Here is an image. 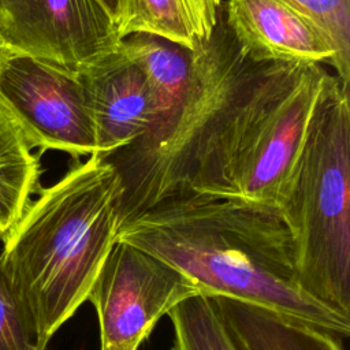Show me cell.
Segmentation results:
<instances>
[{
  "mask_svg": "<svg viewBox=\"0 0 350 350\" xmlns=\"http://www.w3.org/2000/svg\"><path fill=\"white\" fill-rule=\"evenodd\" d=\"M118 51L135 63L156 98L160 119L175 109L190 81L193 51L156 34L134 31L122 37Z\"/></svg>",
  "mask_w": 350,
  "mask_h": 350,
  "instance_id": "7c38bea8",
  "label": "cell"
},
{
  "mask_svg": "<svg viewBox=\"0 0 350 350\" xmlns=\"http://www.w3.org/2000/svg\"><path fill=\"white\" fill-rule=\"evenodd\" d=\"M280 216L301 288L350 316V104L338 78L310 122Z\"/></svg>",
  "mask_w": 350,
  "mask_h": 350,
  "instance_id": "277c9868",
  "label": "cell"
},
{
  "mask_svg": "<svg viewBox=\"0 0 350 350\" xmlns=\"http://www.w3.org/2000/svg\"><path fill=\"white\" fill-rule=\"evenodd\" d=\"M221 12L237 45L254 62L334 67L324 31L284 0H227Z\"/></svg>",
  "mask_w": 350,
  "mask_h": 350,
  "instance_id": "ba28073f",
  "label": "cell"
},
{
  "mask_svg": "<svg viewBox=\"0 0 350 350\" xmlns=\"http://www.w3.org/2000/svg\"><path fill=\"white\" fill-rule=\"evenodd\" d=\"M40 160L22 129L0 104V241L40 191Z\"/></svg>",
  "mask_w": 350,
  "mask_h": 350,
  "instance_id": "4fadbf2b",
  "label": "cell"
},
{
  "mask_svg": "<svg viewBox=\"0 0 350 350\" xmlns=\"http://www.w3.org/2000/svg\"><path fill=\"white\" fill-rule=\"evenodd\" d=\"M3 53V48H1V44H0V55Z\"/></svg>",
  "mask_w": 350,
  "mask_h": 350,
  "instance_id": "ac0fdd59",
  "label": "cell"
},
{
  "mask_svg": "<svg viewBox=\"0 0 350 350\" xmlns=\"http://www.w3.org/2000/svg\"><path fill=\"white\" fill-rule=\"evenodd\" d=\"M335 79L323 66L252 60L220 12L211 38L193 51L190 81L175 109L149 134L105 156L122 182L119 228L185 197L280 215L310 122Z\"/></svg>",
  "mask_w": 350,
  "mask_h": 350,
  "instance_id": "6da1fadb",
  "label": "cell"
},
{
  "mask_svg": "<svg viewBox=\"0 0 350 350\" xmlns=\"http://www.w3.org/2000/svg\"><path fill=\"white\" fill-rule=\"evenodd\" d=\"M198 294L196 283L168 262L116 241L88 295L100 350H138L164 314Z\"/></svg>",
  "mask_w": 350,
  "mask_h": 350,
  "instance_id": "5b68a950",
  "label": "cell"
},
{
  "mask_svg": "<svg viewBox=\"0 0 350 350\" xmlns=\"http://www.w3.org/2000/svg\"><path fill=\"white\" fill-rule=\"evenodd\" d=\"M221 0H124L120 37L144 31L168 38L190 51L213 34Z\"/></svg>",
  "mask_w": 350,
  "mask_h": 350,
  "instance_id": "8fae6325",
  "label": "cell"
},
{
  "mask_svg": "<svg viewBox=\"0 0 350 350\" xmlns=\"http://www.w3.org/2000/svg\"><path fill=\"white\" fill-rule=\"evenodd\" d=\"M116 241L168 262L201 295L275 310L342 339L350 335V316L301 288L291 235L275 211L223 198H174L124 223Z\"/></svg>",
  "mask_w": 350,
  "mask_h": 350,
  "instance_id": "7a4b0ae2",
  "label": "cell"
},
{
  "mask_svg": "<svg viewBox=\"0 0 350 350\" xmlns=\"http://www.w3.org/2000/svg\"><path fill=\"white\" fill-rule=\"evenodd\" d=\"M100 1L118 26L120 22L122 14H123V1L124 0H100Z\"/></svg>",
  "mask_w": 350,
  "mask_h": 350,
  "instance_id": "e0dca14e",
  "label": "cell"
},
{
  "mask_svg": "<svg viewBox=\"0 0 350 350\" xmlns=\"http://www.w3.org/2000/svg\"><path fill=\"white\" fill-rule=\"evenodd\" d=\"M0 104L16 120L31 149L59 150L74 159L98 153L79 75L3 49Z\"/></svg>",
  "mask_w": 350,
  "mask_h": 350,
  "instance_id": "8992f818",
  "label": "cell"
},
{
  "mask_svg": "<svg viewBox=\"0 0 350 350\" xmlns=\"http://www.w3.org/2000/svg\"><path fill=\"white\" fill-rule=\"evenodd\" d=\"M167 316L172 324L170 350H241L211 297L194 295Z\"/></svg>",
  "mask_w": 350,
  "mask_h": 350,
  "instance_id": "5bb4252c",
  "label": "cell"
},
{
  "mask_svg": "<svg viewBox=\"0 0 350 350\" xmlns=\"http://www.w3.org/2000/svg\"><path fill=\"white\" fill-rule=\"evenodd\" d=\"M0 262V350H45Z\"/></svg>",
  "mask_w": 350,
  "mask_h": 350,
  "instance_id": "2e32d148",
  "label": "cell"
},
{
  "mask_svg": "<svg viewBox=\"0 0 350 350\" xmlns=\"http://www.w3.org/2000/svg\"><path fill=\"white\" fill-rule=\"evenodd\" d=\"M312 19L335 51V77L345 89L350 82V0H284Z\"/></svg>",
  "mask_w": 350,
  "mask_h": 350,
  "instance_id": "9a60e30c",
  "label": "cell"
},
{
  "mask_svg": "<svg viewBox=\"0 0 350 350\" xmlns=\"http://www.w3.org/2000/svg\"><path fill=\"white\" fill-rule=\"evenodd\" d=\"M120 193L115 165L93 153L41 187L3 241L1 267L46 345L88 301L116 243Z\"/></svg>",
  "mask_w": 350,
  "mask_h": 350,
  "instance_id": "3957f363",
  "label": "cell"
},
{
  "mask_svg": "<svg viewBox=\"0 0 350 350\" xmlns=\"http://www.w3.org/2000/svg\"><path fill=\"white\" fill-rule=\"evenodd\" d=\"M241 350H346L342 338L247 302L212 298Z\"/></svg>",
  "mask_w": 350,
  "mask_h": 350,
  "instance_id": "30bf717a",
  "label": "cell"
},
{
  "mask_svg": "<svg viewBox=\"0 0 350 350\" xmlns=\"http://www.w3.org/2000/svg\"><path fill=\"white\" fill-rule=\"evenodd\" d=\"M96 130L98 154L130 146L159 123L156 98L141 68L119 51L79 75Z\"/></svg>",
  "mask_w": 350,
  "mask_h": 350,
  "instance_id": "9c48e42d",
  "label": "cell"
},
{
  "mask_svg": "<svg viewBox=\"0 0 350 350\" xmlns=\"http://www.w3.org/2000/svg\"><path fill=\"white\" fill-rule=\"evenodd\" d=\"M120 40L100 0H0L1 48L75 77L116 52Z\"/></svg>",
  "mask_w": 350,
  "mask_h": 350,
  "instance_id": "52a82bcc",
  "label": "cell"
}]
</instances>
